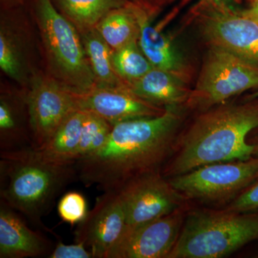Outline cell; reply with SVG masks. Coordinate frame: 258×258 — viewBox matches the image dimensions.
I'll list each match as a JSON object with an SVG mask.
<instances>
[{"mask_svg": "<svg viewBox=\"0 0 258 258\" xmlns=\"http://www.w3.org/2000/svg\"><path fill=\"white\" fill-rule=\"evenodd\" d=\"M76 163L57 164L41 159L35 149L0 152V201L37 227L67 186L78 179Z\"/></svg>", "mask_w": 258, "mask_h": 258, "instance_id": "cell-3", "label": "cell"}, {"mask_svg": "<svg viewBox=\"0 0 258 258\" xmlns=\"http://www.w3.org/2000/svg\"><path fill=\"white\" fill-rule=\"evenodd\" d=\"M257 127L258 100L212 107L178 139L161 174L171 178L212 163L248 159L253 147L247 137Z\"/></svg>", "mask_w": 258, "mask_h": 258, "instance_id": "cell-2", "label": "cell"}, {"mask_svg": "<svg viewBox=\"0 0 258 258\" xmlns=\"http://www.w3.org/2000/svg\"><path fill=\"white\" fill-rule=\"evenodd\" d=\"M131 1L137 2V3H139V0H131Z\"/></svg>", "mask_w": 258, "mask_h": 258, "instance_id": "cell-34", "label": "cell"}, {"mask_svg": "<svg viewBox=\"0 0 258 258\" xmlns=\"http://www.w3.org/2000/svg\"><path fill=\"white\" fill-rule=\"evenodd\" d=\"M175 0H139V3H142L144 6L155 13L159 8L171 4Z\"/></svg>", "mask_w": 258, "mask_h": 258, "instance_id": "cell-28", "label": "cell"}, {"mask_svg": "<svg viewBox=\"0 0 258 258\" xmlns=\"http://www.w3.org/2000/svg\"><path fill=\"white\" fill-rule=\"evenodd\" d=\"M57 213L66 223L71 225L79 224L88 214L86 198L79 191L64 194L57 205Z\"/></svg>", "mask_w": 258, "mask_h": 258, "instance_id": "cell-25", "label": "cell"}, {"mask_svg": "<svg viewBox=\"0 0 258 258\" xmlns=\"http://www.w3.org/2000/svg\"><path fill=\"white\" fill-rule=\"evenodd\" d=\"M137 2L130 1L111 10L96 26L97 31L113 50L139 40L140 34Z\"/></svg>", "mask_w": 258, "mask_h": 258, "instance_id": "cell-20", "label": "cell"}, {"mask_svg": "<svg viewBox=\"0 0 258 258\" xmlns=\"http://www.w3.org/2000/svg\"><path fill=\"white\" fill-rule=\"evenodd\" d=\"M49 258H93L92 252L81 242L66 244L59 240Z\"/></svg>", "mask_w": 258, "mask_h": 258, "instance_id": "cell-27", "label": "cell"}, {"mask_svg": "<svg viewBox=\"0 0 258 258\" xmlns=\"http://www.w3.org/2000/svg\"><path fill=\"white\" fill-rule=\"evenodd\" d=\"M126 226L125 210L118 191H105L78 225L75 242L84 244L93 258H106L124 233Z\"/></svg>", "mask_w": 258, "mask_h": 258, "instance_id": "cell-13", "label": "cell"}, {"mask_svg": "<svg viewBox=\"0 0 258 258\" xmlns=\"http://www.w3.org/2000/svg\"><path fill=\"white\" fill-rule=\"evenodd\" d=\"M33 149L44 145L61 123L79 110L74 93L39 69L26 89Z\"/></svg>", "mask_w": 258, "mask_h": 258, "instance_id": "cell-9", "label": "cell"}, {"mask_svg": "<svg viewBox=\"0 0 258 258\" xmlns=\"http://www.w3.org/2000/svg\"><path fill=\"white\" fill-rule=\"evenodd\" d=\"M74 94L79 110L99 115L113 125L125 120L157 116L166 110L141 99L126 87L95 86Z\"/></svg>", "mask_w": 258, "mask_h": 258, "instance_id": "cell-14", "label": "cell"}, {"mask_svg": "<svg viewBox=\"0 0 258 258\" xmlns=\"http://www.w3.org/2000/svg\"><path fill=\"white\" fill-rule=\"evenodd\" d=\"M181 119L178 107H167L157 116L113 125L101 149L76 161L78 179L105 192L118 191L137 176L160 170L174 151Z\"/></svg>", "mask_w": 258, "mask_h": 258, "instance_id": "cell-1", "label": "cell"}, {"mask_svg": "<svg viewBox=\"0 0 258 258\" xmlns=\"http://www.w3.org/2000/svg\"><path fill=\"white\" fill-rule=\"evenodd\" d=\"M23 7L1 10L0 69L19 87L27 89L39 69L35 62L32 27Z\"/></svg>", "mask_w": 258, "mask_h": 258, "instance_id": "cell-11", "label": "cell"}, {"mask_svg": "<svg viewBox=\"0 0 258 258\" xmlns=\"http://www.w3.org/2000/svg\"><path fill=\"white\" fill-rule=\"evenodd\" d=\"M32 18L39 34L45 73L74 93L95 86L79 30L51 0H31Z\"/></svg>", "mask_w": 258, "mask_h": 258, "instance_id": "cell-4", "label": "cell"}, {"mask_svg": "<svg viewBox=\"0 0 258 258\" xmlns=\"http://www.w3.org/2000/svg\"><path fill=\"white\" fill-rule=\"evenodd\" d=\"M112 60L115 73L126 87L154 68L141 50L138 41L113 50Z\"/></svg>", "mask_w": 258, "mask_h": 258, "instance_id": "cell-23", "label": "cell"}, {"mask_svg": "<svg viewBox=\"0 0 258 258\" xmlns=\"http://www.w3.org/2000/svg\"><path fill=\"white\" fill-rule=\"evenodd\" d=\"M256 132H254L252 139H247V141L253 147V152H252V157L258 158V127L254 129Z\"/></svg>", "mask_w": 258, "mask_h": 258, "instance_id": "cell-31", "label": "cell"}, {"mask_svg": "<svg viewBox=\"0 0 258 258\" xmlns=\"http://www.w3.org/2000/svg\"><path fill=\"white\" fill-rule=\"evenodd\" d=\"M189 16L211 46L258 64V21L243 10L217 0H198Z\"/></svg>", "mask_w": 258, "mask_h": 258, "instance_id": "cell-7", "label": "cell"}, {"mask_svg": "<svg viewBox=\"0 0 258 258\" xmlns=\"http://www.w3.org/2000/svg\"><path fill=\"white\" fill-rule=\"evenodd\" d=\"M154 13L142 3H138L139 47L153 67L170 72L187 82L189 70L184 56L170 35L152 25L151 20Z\"/></svg>", "mask_w": 258, "mask_h": 258, "instance_id": "cell-16", "label": "cell"}, {"mask_svg": "<svg viewBox=\"0 0 258 258\" xmlns=\"http://www.w3.org/2000/svg\"><path fill=\"white\" fill-rule=\"evenodd\" d=\"M54 247L41 232L28 227L22 215L0 201V258L48 257Z\"/></svg>", "mask_w": 258, "mask_h": 258, "instance_id": "cell-15", "label": "cell"}, {"mask_svg": "<svg viewBox=\"0 0 258 258\" xmlns=\"http://www.w3.org/2000/svg\"><path fill=\"white\" fill-rule=\"evenodd\" d=\"M252 88L258 89V64L211 46L186 105L205 111Z\"/></svg>", "mask_w": 258, "mask_h": 258, "instance_id": "cell-6", "label": "cell"}, {"mask_svg": "<svg viewBox=\"0 0 258 258\" xmlns=\"http://www.w3.org/2000/svg\"><path fill=\"white\" fill-rule=\"evenodd\" d=\"M217 1L220 2L222 4L228 5V6L235 7L234 4H235V0H217Z\"/></svg>", "mask_w": 258, "mask_h": 258, "instance_id": "cell-33", "label": "cell"}, {"mask_svg": "<svg viewBox=\"0 0 258 258\" xmlns=\"http://www.w3.org/2000/svg\"><path fill=\"white\" fill-rule=\"evenodd\" d=\"M127 88L141 99L163 108L186 104L191 93L184 79L156 68Z\"/></svg>", "mask_w": 258, "mask_h": 258, "instance_id": "cell-18", "label": "cell"}, {"mask_svg": "<svg viewBox=\"0 0 258 258\" xmlns=\"http://www.w3.org/2000/svg\"><path fill=\"white\" fill-rule=\"evenodd\" d=\"M86 113L79 109L71 113L46 143L35 149L37 155L44 160L57 164L76 163V152Z\"/></svg>", "mask_w": 258, "mask_h": 258, "instance_id": "cell-19", "label": "cell"}, {"mask_svg": "<svg viewBox=\"0 0 258 258\" xmlns=\"http://www.w3.org/2000/svg\"><path fill=\"white\" fill-rule=\"evenodd\" d=\"M27 0H0L1 10L12 9V8L23 7Z\"/></svg>", "mask_w": 258, "mask_h": 258, "instance_id": "cell-29", "label": "cell"}, {"mask_svg": "<svg viewBox=\"0 0 258 258\" xmlns=\"http://www.w3.org/2000/svg\"><path fill=\"white\" fill-rule=\"evenodd\" d=\"M226 210L237 212L258 211V176L232 200Z\"/></svg>", "mask_w": 258, "mask_h": 258, "instance_id": "cell-26", "label": "cell"}, {"mask_svg": "<svg viewBox=\"0 0 258 258\" xmlns=\"http://www.w3.org/2000/svg\"><path fill=\"white\" fill-rule=\"evenodd\" d=\"M33 149L26 89L2 86L0 152Z\"/></svg>", "mask_w": 258, "mask_h": 258, "instance_id": "cell-17", "label": "cell"}, {"mask_svg": "<svg viewBox=\"0 0 258 258\" xmlns=\"http://www.w3.org/2000/svg\"><path fill=\"white\" fill-rule=\"evenodd\" d=\"M79 33L94 78L95 86L101 88L126 87L113 68V50L96 28Z\"/></svg>", "mask_w": 258, "mask_h": 258, "instance_id": "cell-21", "label": "cell"}, {"mask_svg": "<svg viewBox=\"0 0 258 258\" xmlns=\"http://www.w3.org/2000/svg\"><path fill=\"white\" fill-rule=\"evenodd\" d=\"M258 240V212L195 210L168 258H221Z\"/></svg>", "mask_w": 258, "mask_h": 258, "instance_id": "cell-5", "label": "cell"}, {"mask_svg": "<svg viewBox=\"0 0 258 258\" xmlns=\"http://www.w3.org/2000/svg\"><path fill=\"white\" fill-rule=\"evenodd\" d=\"M254 100H258V89L257 91H254L253 93H252V94L249 95V96L246 98L245 101H254Z\"/></svg>", "mask_w": 258, "mask_h": 258, "instance_id": "cell-32", "label": "cell"}, {"mask_svg": "<svg viewBox=\"0 0 258 258\" xmlns=\"http://www.w3.org/2000/svg\"><path fill=\"white\" fill-rule=\"evenodd\" d=\"M131 0H51L57 11L70 20L79 32L96 28L111 10Z\"/></svg>", "mask_w": 258, "mask_h": 258, "instance_id": "cell-22", "label": "cell"}, {"mask_svg": "<svg viewBox=\"0 0 258 258\" xmlns=\"http://www.w3.org/2000/svg\"><path fill=\"white\" fill-rule=\"evenodd\" d=\"M258 176V158L221 161L196 168L169 179L185 198L204 203L233 200Z\"/></svg>", "mask_w": 258, "mask_h": 258, "instance_id": "cell-8", "label": "cell"}, {"mask_svg": "<svg viewBox=\"0 0 258 258\" xmlns=\"http://www.w3.org/2000/svg\"><path fill=\"white\" fill-rule=\"evenodd\" d=\"M243 11L245 14L258 21V0H253L250 7Z\"/></svg>", "mask_w": 258, "mask_h": 258, "instance_id": "cell-30", "label": "cell"}, {"mask_svg": "<svg viewBox=\"0 0 258 258\" xmlns=\"http://www.w3.org/2000/svg\"><path fill=\"white\" fill-rule=\"evenodd\" d=\"M76 161L88 157L101 149L111 133L113 125L99 115L86 111Z\"/></svg>", "mask_w": 258, "mask_h": 258, "instance_id": "cell-24", "label": "cell"}, {"mask_svg": "<svg viewBox=\"0 0 258 258\" xmlns=\"http://www.w3.org/2000/svg\"><path fill=\"white\" fill-rule=\"evenodd\" d=\"M183 206L169 215L125 229L106 258H168L184 225Z\"/></svg>", "mask_w": 258, "mask_h": 258, "instance_id": "cell-12", "label": "cell"}, {"mask_svg": "<svg viewBox=\"0 0 258 258\" xmlns=\"http://www.w3.org/2000/svg\"><path fill=\"white\" fill-rule=\"evenodd\" d=\"M117 191L124 208L127 228L169 215L182 206L185 198L160 170L137 176Z\"/></svg>", "mask_w": 258, "mask_h": 258, "instance_id": "cell-10", "label": "cell"}]
</instances>
